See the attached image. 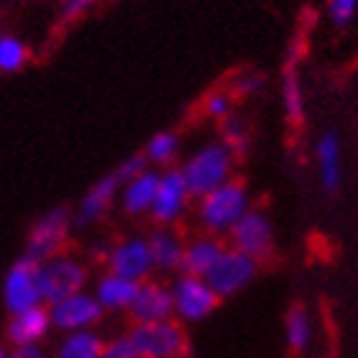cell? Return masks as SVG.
Here are the masks:
<instances>
[{
	"mask_svg": "<svg viewBox=\"0 0 358 358\" xmlns=\"http://www.w3.org/2000/svg\"><path fill=\"white\" fill-rule=\"evenodd\" d=\"M248 210H251L248 187L233 177L197 200V223L210 236H228Z\"/></svg>",
	"mask_w": 358,
	"mask_h": 358,
	"instance_id": "obj_1",
	"label": "cell"
},
{
	"mask_svg": "<svg viewBox=\"0 0 358 358\" xmlns=\"http://www.w3.org/2000/svg\"><path fill=\"white\" fill-rule=\"evenodd\" d=\"M233 162L236 157L223 141H208L197 151H192L189 159H185V164L179 166L192 200H200L225 185L228 179H233Z\"/></svg>",
	"mask_w": 358,
	"mask_h": 358,
	"instance_id": "obj_2",
	"label": "cell"
},
{
	"mask_svg": "<svg viewBox=\"0 0 358 358\" xmlns=\"http://www.w3.org/2000/svg\"><path fill=\"white\" fill-rule=\"evenodd\" d=\"M128 338L141 358H187L189 353V338L174 317L162 322H134Z\"/></svg>",
	"mask_w": 358,
	"mask_h": 358,
	"instance_id": "obj_3",
	"label": "cell"
},
{
	"mask_svg": "<svg viewBox=\"0 0 358 358\" xmlns=\"http://www.w3.org/2000/svg\"><path fill=\"white\" fill-rule=\"evenodd\" d=\"M3 302L10 315L44 305L41 292V264L21 256L3 276Z\"/></svg>",
	"mask_w": 358,
	"mask_h": 358,
	"instance_id": "obj_4",
	"label": "cell"
},
{
	"mask_svg": "<svg viewBox=\"0 0 358 358\" xmlns=\"http://www.w3.org/2000/svg\"><path fill=\"white\" fill-rule=\"evenodd\" d=\"M90 282V268L85 262L75 256L59 254L41 264V292H44V305H54L62 299L72 297L77 292H85Z\"/></svg>",
	"mask_w": 358,
	"mask_h": 358,
	"instance_id": "obj_5",
	"label": "cell"
},
{
	"mask_svg": "<svg viewBox=\"0 0 358 358\" xmlns=\"http://www.w3.org/2000/svg\"><path fill=\"white\" fill-rule=\"evenodd\" d=\"M75 223V215L67 208H54L38 217L29 233V243H26V254L34 262L44 264L54 256L62 254V248L67 246L69 228Z\"/></svg>",
	"mask_w": 358,
	"mask_h": 358,
	"instance_id": "obj_6",
	"label": "cell"
},
{
	"mask_svg": "<svg viewBox=\"0 0 358 358\" xmlns=\"http://www.w3.org/2000/svg\"><path fill=\"white\" fill-rule=\"evenodd\" d=\"M172 299H174V317L179 322H200L215 313L220 305L213 287L202 276L179 274L172 282Z\"/></svg>",
	"mask_w": 358,
	"mask_h": 358,
	"instance_id": "obj_7",
	"label": "cell"
},
{
	"mask_svg": "<svg viewBox=\"0 0 358 358\" xmlns=\"http://www.w3.org/2000/svg\"><path fill=\"white\" fill-rule=\"evenodd\" d=\"M228 238H231V248L246 254L248 259H254L259 264L274 254V225L264 210H248L246 215L233 225Z\"/></svg>",
	"mask_w": 358,
	"mask_h": 358,
	"instance_id": "obj_8",
	"label": "cell"
},
{
	"mask_svg": "<svg viewBox=\"0 0 358 358\" xmlns=\"http://www.w3.org/2000/svg\"><path fill=\"white\" fill-rule=\"evenodd\" d=\"M189 200H192V194L187 189L182 169L179 166H169V169L162 172V179H159L157 197H154V205H151V213H149L151 220L159 228H174L185 217L187 208H189Z\"/></svg>",
	"mask_w": 358,
	"mask_h": 358,
	"instance_id": "obj_9",
	"label": "cell"
},
{
	"mask_svg": "<svg viewBox=\"0 0 358 358\" xmlns=\"http://www.w3.org/2000/svg\"><path fill=\"white\" fill-rule=\"evenodd\" d=\"M256 274H259V262L248 259L246 254H241L236 248H225L223 256L217 259V264L210 268V274L205 276V282L213 287L217 297H233L254 282Z\"/></svg>",
	"mask_w": 358,
	"mask_h": 358,
	"instance_id": "obj_10",
	"label": "cell"
},
{
	"mask_svg": "<svg viewBox=\"0 0 358 358\" xmlns=\"http://www.w3.org/2000/svg\"><path fill=\"white\" fill-rule=\"evenodd\" d=\"M105 266H108L110 274H118L136 284L151 279V274L157 271V266H154L149 238L131 236V238H123V241H118V243H113L110 251H108V259H105Z\"/></svg>",
	"mask_w": 358,
	"mask_h": 358,
	"instance_id": "obj_11",
	"label": "cell"
},
{
	"mask_svg": "<svg viewBox=\"0 0 358 358\" xmlns=\"http://www.w3.org/2000/svg\"><path fill=\"white\" fill-rule=\"evenodd\" d=\"M49 307L52 325L62 333H77V330H92L97 322L103 320L105 310L95 299L92 292H77L72 297L54 302Z\"/></svg>",
	"mask_w": 358,
	"mask_h": 358,
	"instance_id": "obj_12",
	"label": "cell"
},
{
	"mask_svg": "<svg viewBox=\"0 0 358 358\" xmlns=\"http://www.w3.org/2000/svg\"><path fill=\"white\" fill-rule=\"evenodd\" d=\"M131 317L134 322H162L174 317V299H172V287H166L164 282L157 279H146L138 284L136 299L131 305Z\"/></svg>",
	"mask_w": 358,
	"mask_h": 358,
	"instance_id": "obj_13",
	"label": "cell"
},
{
	"mask_svg": "<svg viewBox=\"0 0 358 358\" xmlns=\"http://www.w3.org/2000/svg\"><path fill=\"white\" fill-rule=\"evenodd\" d=\"M118 192H120V182L115 174H105L103 179H97L95 185L83 194L80 205H77L75 223L77 225L100 223L108 215V210L113 208V202L118 200Z\"/></svg>",
	"mask_w": 358,
	"mask_h": 358,
	"instance_id": "obj_14",
	"label": "cell"
},
{
	"mask_svg": "<svg viewBox=\"0 0 358 358\" xmlns=\"http://www.w3.org/2000/svg\"><path fill=\"white\" fill-rule=\"evenodd\" d=\"M52 328L54 325H52L49 307L38 305V307H31V310H23V313L10 315L6 333H8V341L13 343V348H18V345H38L49 336Z\"/></svg>",
	"mask_w": 358,
	"mask_h": 358,
	"instance_id": "obj_15",
	"label": "cell"
},
{
	"mask_svg": "<svg viewBox=\"0 0 358 358\" xmlns=\"http://www.w3.org/2000/svg\"><path fill=\"white\" fill-rule=\"evenodd\" d=\"M159 179H162V172L154 169V166H149V169L141 172L138 177L123 182L118 192L120 210L131 217L151 213V205H154V197H157V189H159Z\"/></svg>",
	"mask_w": 358,
	"mask_h": 358,
	"instance_id": "obj_16",
	"label": "cell"
},
{
	"mask_svg": "<svg viewBox=\"0 0 358 358\" xmlns=\"http://www.w3.org/2000/svg\"><path fill=\"white\" fill-rule=\"evenodd\" d=\"M225 243L220 241V236H210V233H202L197 238H192L185 246V259H182V274L189 276H205L210 274V268L215 266L217 259L223 256Z\"/></svg>",
	"mask_w": 358,
	"mask_h": 358,
	"instance_id": "obj_17",
	"label": "cell"
},
{
	"mask_svg": "<svg viewBox=\"0 0 358 358\" xmlns=\"http://www.w3.org/2000/svg\"><path fill=\"white\" fill-rule=\"evenodd\" d=\"M315 159H317V174L325 192H338V187L343 182V166H341V141L336 131H325L317 138L315 146Z\"/></svg>",
	"mask_w": 358,
	"mask_h": 358,
	"instance_id": "obj_18",
	"label": "cell"
},
{
	"mask_svg": "<svg viewBox=\"0 0 358 358\" xmlns=\"http://www.w3.org/2000/svg\"><path fill=\"white\" fill-rule=\"evenodd\" d=\"M136 292H138V284L136 282L105 271L95 282V292L92 294H95V299L100 302L105 313H120V310H131Z\"/></svg>",
	"mask_w": 358,
	"mask_h": 358,
	"instance_id": "obj_19",
	"label": "cell"
},
{
	"mask_svg": "<svg viewBox=\"0 0 358 358\" xmlns=\"http://www.w3.org/2000/svg\"><path fill=\"white\" fill-rule=\"evenodd\" d=\"M185 238L174 233L172 228H157L149 236V248L154 256L157 271H182V259H185Z\"/></svg>",
	"mask_w": 358,
	"mask_h": 358,
	"instance_id": "obj_20",
	"label": "cell"
},
{
	"mask_svg": "<svg viewBox=\"0 0 358 358\" xmlns=\"http://www.w3.org/2000/svg\"><path fill=\"white\" fill-rule=\"evenodd\" d=\"M105 341L95 330H77L64 333V338L57 345V358H100Z\"/></svg>",
	"mask_w": 358,
	"mask_h": 358,
	"instance_id": "obj_21",
	"label": "cell"
},
{
	"mask_svg": "<svg viewBox=\"0 0 358 358\" xmlns=\"http://www.w3.org/2000/svg\"><path fill=\"white\" fill-rule=\"evenodd\" d=\"M143 157L149 162V166L164 172L174 164V159L179 157V136L174 131H159L149 138L146 149H143Z\"/></svg>",
	"mask_w": 358,
	"mask_h": 358,
	"instance_id": "obj_22",
	"label": "cell"
},
{
	"mask_svg": "<svg viewBox=\"0 0 358 358\" xmlns=\"http://www.w3.org/2000/svg\"><path fill=\"white\" fill-rule=\"evenodd\" d=\"M284 333H287V345L292 351H305L313 341V320L302 305H292L287 317H284Z\"/></svg>",
	"mask_w": 358,
	"mask_h": 358,
	"instance_id": "obj_23",
	"label": "cell"
},
{
	"mask_svg": "<svg viewBox=\"0 0 358 358\" xmlns=\"http://www.w3.org/2000/svg\"><path fill=\"white\" fill-rule=\"evenodd\" d=\"M282 105L292 123L305 120V92H302L299 72L294 67H287V72L282 77Z\"/></svg>",
	"mask_w": 358,
	"mask_h": 358,
	"instance_id": "obj_24",
	"label": "cell"
},
{
	"mask_svg": "<svg viewBox=\"0 0 358 358\" xmlns=\"http://www.w3.org/2000/svg\"><path fill=\"white\" fill-rule=\"evenodd\" d=\"M220 141L228 146L233 157H246L248 146H251V134H248L246 120L241 115H228V118L220 123Z\"/></svg>",
	"mask_w": 358,
	"mask_h": 358,
	"instance_id": "obj_25",
	"label": "cell"
},
{
	"mask_svg": "<svg viewBox=\"0 0 358 358\" xmlns=\"http://www.w3.org/2000/svg\"><path fill=\"white\" fill-rule=\"evenodd\" d=\"M29 59H31V54L21 38L10 36V34H3V36H0V72H6V75L21 72V69L29 64Z\"/></svg>",
	"mask_w": 358,
	"mask_h": 358,
	"instance_id": "obj_26",
	"label": "cell"
},
{
	"mask_svg": "<svg viewBox=\"0 0 358 358\" xmlns=\"http://www.w3.org/2000/svg\"><path fill=\"white\" fill-rule=\"evenodd\" d=\"M202 113L208 118L223 123L228 115H233V92L231 90H213L208 97L202 100Z\"/></svg>",
	"mask_w": 358,
	"mask_h": 358,
	"instance_id": "obj_27",
	"label": "cell"
},
{
	"mask_svg": "<svg viewBox=\"0 0 358 358\" xmlns=\"http://www.w3.org/2000/svg\"><path fill=\"white\" fill-rule=\"evenodd\" d=\"M358 13V0H328V18L336 29L351 26Z\"/></svg>",
	"mask_w": 358,
	"mask_h": 358,
	"instance_id": "obj_28",
	"label": "cell"
},
{
	"mask_svg": "<svg viewBox=\"0 0 358 358\" xmlns=\"http://www.w3.org/2000/svg\"><path fill=\"white\" fill-rule=\"evenodd\" d=\"M146 169H149V162H146V157H143V151H141V154H131V157L123 159V162L118 164V169H115L113 174H115L118 182L123 185V182L138 177V174L146 172Z\"/></svg>",
	"mask_w": 358,
	"mask_h": 358,
	"instance_id": "obj_29",
	"label": "cell"
},
{
	"mask_svg": "<svg viewBox=\"0 0 358 358\" xmlns=\"http://www.w3.org/2000/svg\"><path fill=\"white\" fill-rule=\"evenodd\" d=\"M264 85H266V80H264V75H241L236 83H233V97H256L262 95Z\"/></svg>",
	"mask_w": 358,
	"mask_h": 358,
	"instance_id": "obj_30",
	"label": "cell"
},
{
	"mask_svg": "<svg viewBox=\"0 0 358 358\" xmlns=\"http://www.w3.org/2000/svg\"><path fill=\"white\" fill-rule=\"evenodd\" d=\"M100 358H141L138 351H136V345L131 343V338L123 336V338H113L108 343L103 345V353Z\"/></svg>",
	"mask_w": 358,
	"mask_h": 358,
	"instance_id": "obj_31",
	"label": "cell"
},
{
	"mask_svg": "<svg viewBox=\"0 0 358 358\" xmlns=\"http://www.w3.org/2000/svg\"><path fill=\"white\" fill-rule=\"evenodd\" d=\"M92 3H95V0H67V3H64V8H62V18H64V21L80 18L85 10H90V8H92Z\"/></svg>",
	"mask_w": 358,
	"mask_h": 358,
	"instance_id": "obj_32",
	"label": "cell"
},
{
	"mask_svg": "<svg viewBox=\"0 0 358 358\" xmlns=\"http://www.w3.org/2000/svg\"><path fill=\"white\" fill-rule=\"evenodd\" d=\"M10 358H46L41 345H18L10 351Z\"/></svg>",
	"mask_w": 358,
	"mask_h": 358,
	"instance_id": "obj_33",
	"label": "cell"
},
{
	"mask_svg": "<svg viewBox=\"0 0 358 358\" xmlns=\"http://www.w3.org/2000/svg\"><path fill=\"white\" fill-rule=\"evenodd\" d=\"M0 358H10V351H6L3 345H0Z\"/></svg>",
	"mask_w": 358,
	"mask_h": 358,
	"instance_id": "obj_34",
	"label": "cell"
}]
</instances>
